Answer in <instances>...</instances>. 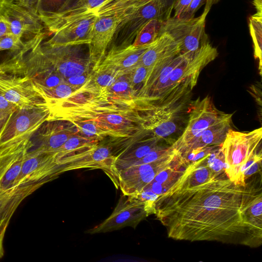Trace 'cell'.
I'll list each match as a JSON object with an SVG mask.
<instances>
[{
	"instance_id": "4",
	"label": "cell",
	"mask_w": 262,
	"mask_h": 262,
	"mask_svg": "<svg viewBox=\"0 0 262 262\" xmlns=\"http://www.w3.org/2000/svg\"><path fill=\"white\" fill-rule=\"evenodd\" d=\"M262 128L251 132H241L230 129L221 149L224 156L225 173L235 184L245 186L242 171L248 160L261 149Z\"/></svg>"
},
{
	"instance_id": "35",
	"label": "cell",
	"mask_w": 262,
	"mask_h": 262,
	"mask_svg": "<svg viewBox=\"0 0 262 262\" xmlns=\"http://www.w3.org/2000/svg\"><path fill=\"white\" fill-rule=\"evenodd\" d=\"M206 0H192L189 6L182 12L178 18L190 19L194 17L195 12L203 5Z\"/></svg>"
},
{
	"instance_id": "3",
	"label": "cell",
	"mask_w": 262,
	"mask_h": 262,
	"mask_svg": "<svg viewBox=\"0 0 262 262\" xmlns=\"http://www.w3.org/2000/svg\"><path fill=\"white\" fill-rule=\"evenodd\" d=\"M99 143L94 147L56 160L59 165L58 176L73 170L83 168L99 169L103 170L110 178L115 186L119 188V174L115 162L119 157L132 143L127 142Z\"/></svg>"
},
{
	"instance_id": "15",
	"label": "cell",
	"mask_w": 262,
	"mask_h": 262,
	"mask_svg": "<svg viewBox=\"0 0 262 262\" xmlns=\"http://www.w3.org/2000/svg\"><path fill=\"white\" fill-rule=\"evenodd\" d=\"M54 69L64 78L89 74L91 63L83 58L76 46L41 48Z\"/></svg>"
},
{
	"instance_id": "43",
	"label": "cell",
	"mask_w": 262,
	"mask_h": 262,
	"mask_svg": "<svg viewBox=\"0 0 262 262\" xmlns=\"http://www.w3.org/2000/svg\"><path fill=\"white\" fill-rule=\"evenodd\" d=\"M10 119V118H8L2 124L0 125V138L7 127Z\"/></svg>"
},
{
	"instance_id": "28",
	"label": "cell",
	"mask_w": 262,
	"mask_h": 262,
	"mask_svg": "<svg viewBox=\"0 0 262 262\" xmlns=\"http://www.w3.org/2000/svg\"><path fill=\"white\" fill-rule=\"evenodd\" d=\"M207 163L215 177L225 173V159L221 145H217L208 155Z\"/></svg>"
},
{
	"instance_id": "24",
	"label": "cell",
	"mask_w": 262,
	"mask_h": 262,
	"mask_svg": "<svg viewBox=\"0 0 262 262\" xmlns=\"http://www.w3.org/2000/svg\"><path fill=\"white\" fill-rule=\"evenodd\" d=\"M98 141L88 139L78 132L70 137L67 141L54 152L56 160L73 155L81 151L92 148L99 143Z\"/></svg>"
},
{
	"instance_id": "2",
	"label": "cell",
	"mask_w": 262,
	"mask_h": 262,
	"mask_svg": "<svg viewBox=\"0 0 262 262\" xmlns=\"http://www.w3.org/2000/svg\"><path fill=\"white\" fill-rule=\"evenodd\" d=\"M48 106V121L90 122L104 137L113 139H126L142 132L146 120L144 110L138 101L115 98L104 89L94 93L78 92Z\"/></svg>"
},
{
	"instance_id": "1",
	"label": "cell",
	"mask_w": 262,
	"mask_h": 262,
	"mask_svg": "<svg viewBox=\"0 0 262 262\" xmlns=\"http://www.w3.org/2000/svg\"><path fill=\"white\" fill-rule=\"evenodd\" d=\"M260 193L261 188L236 185L224 173L191 187H170L156 200L153 214L175 240L256 248L262 244V224L248 210Z\"/></svg>"
},
{
	"instance_id": "31",
	"label": "cell",
	"mask_w": 262,
	"mask_h": 262,
	"mask_svg": "<svg viewBox=\"0 0 262 262\" xmlns=\"http://www.w3.org/2000/svg\"><path fill=\"white\" fill-rule=\"evenodd\" d=\"M262 160L261 149L256 151L248 160L242 171V177L246 180L260 169Z\"/></svg>"
},
{
	"instance_id": "27",
	"label": "cell",
	"mask_w": 262,
	"mask_h": 262,
	"mask_svg": "<svg viewBox=\"0 0 262 262\" xmlns=\"http://www.w3.org/2000/svg\"><path fill=\"white\" fill-rule=\"evenodd\" d=\"M249 30L253 42L254 55L259 62V72L261 75L262 15L255 13L249 19Z\"/></svg>"
},
{
	"instance_id": "21",
	"label": "cell",
	"mask_w": 262,
	"mask_h": 262,
	"mask_svg": "<svg viewBox=\"0 0 262 262\" xmlns=\"http://www.w3.org/2000/svg\"><path fill=\"white\" fill-rule=\"evenodd\" d=\"M43 184L14 186L0 191V230L5 231L15 211L21 202Z\"/></svg>"
},
{
	"instance_id": "10",
	"label": "cell",
	"mask_w": 262,
	"mask_h": 262,
	"mask_svg": "<svg viewBox=\"0 0 262 262\" xmlns=\"http://www.w3.org/2000/svg\"><path fill=\"white\" fill-rule=\"evenodd\" d=\"M226 114L216 108L209 96L196 100L191 104L186 127L182 135L171 145V148L177 154H180L195 136Z\"/></svg>"
},
{
	"instance_id": "29",
	"label": "cell",
	"mask_w": 262,
	"mask_h": 262,
	"mask_svg": "<svg viewBox=\"0 0 262 262\" xmlns=\"http://www.w3.org/2000/svg\"><path fill=\"white\" fill-rule=\"evenodd\" d=\"M173 150L171 146L167 147H160L154 149L142 158L128 164L125 168L136 165L149 163L160 159L169 154Z\"/></svg>"
},
{
	"instance_id": "46",
	"label": "cell",
	"mask_w": 262,
	"mask_h": 262,
	"mask_svg": "<svg viewBox=\"0 0 262 262\" xmlns=\"http://www.w3.org/2000/svg\"><path fill=\"white\" fill-rule=\"evenodd\" d=\"M178 0H174L173 2V3H175L177 1H178Z\"/></svg>"
},
{
	"instance_id": "26",
	"label": "cell",
	"mask_w": 262,
	"mask_h": 262,
	"mask_svg": "<svg viewBox=\"0 0 262 262\" xmlns=\"http://www.w3.org/2000/svg\"><path fill=\"white\" fill-rule=\"evenodd\" d=\"M164 21L156 18L148 21L137 34L132 44L140 47L152 43L159 35Z\"/></svg>"
},
{
	"instance_id": "7",
	"label": "cell",
	"mask_w": 262,
	"mask_h": 262,
	"mask_svg": "<svg viewBox=\"0 0 262 262\" xmlns=\"http://www.w3.org/2000/svg\"><path fill=\"white\" fill-rule=\"evenodd\" d=\"M208 12L204 10L200 16L190 19L170 17L164 21L160 33L167 32L173 38L179 45L180 54L193 52L209 40L205 29Z\"/></svg>"
},
{
	"instance_id": "33",
	"label": "cell",
	"mask_w": 262,
	"mask_h": 262,
	"mask_svg": "<svg viewBox=\"0 0 262 262\" xmlns=\"http://www.w3.org/2000/svg\"><path fill=\"white\" fill-rule=\"evenodd\" d=\"M149 69L150 68L137 65L126 75L131 85L135 89H136L135 86L137 85L141 84L142 86L147 76Z\"/></svg>"
},
{
	"instance_id": "17",
	"label": "cell",
	"mask_w": 262,
	"mask_h": 262,
	"mask_svg": "<svg viewBox=\"0 0 262 262\" xmlns=\"http://www.w3.org/2000/svg\"><path fill=\"white\" fill-rule=\"evenodd\" d=\"M150 44L140 47L133 44L123 47L114 46L105 54L100 63L92 70L113 71L120 76L127 75L136 66Z\"/></svg>"
},
{
	"instance_id": "13",
	"label": "cell",
	"mask_w": 262,
	"mask_h": 262,
	"mask_svg": "<svg viewBox=\"0 0 262 262\" xmlns=\"http://www.w3.org/2000/svg\"><path fill=\"white\" fill-rule=\"evenodd\" d=\"M0 92L17 110L48 106L27 76L0 74Z\"/></svg>"
},
{
	"instance_id": "12",
	"label": "cell",
	"mask_w": 262,
	"mask_h": 262,
	"mask_svg": "<svg viewBox=\"0 0 262 262\" xmlns=\"http://www.w3.org/2000/svg\"><path fill=\"white\" fill-rule=\"evenodd\" d=\"M173 150L167 156L155 161L133 165L118 171L122 193L130 195L141 192L162 170L170 165L177 158Z\"/></svg>"
},
{
	"instance_id": "44",
	"label": "cell",
	"mask_w": 262,
	"mask_h": 262,
	"mask_svg": "<svg viewBox=\"0 0 262 262\" xmlns=\"http://www.w3.org/2000/svg\"><path fill=\"white\" fill-rule=\"evenodd\" d=\"M4 73H5V72L3 70L2 67L0 66V74H3Z\"/></svg>"
},
{
	"instance_id": "36",
	"label": "cell",
	"mask_w": 262,
	"mask_h": 262,
	"mask_svg": "<svg viewBox=\"0 0 262 262\" xmlns=\"http://www.w3.org/2000/svg\"><path fill=\"white\" fill-rule=\"evenodd\" d=\"M90 73L66 78V81L73 87L79 89L87 82Z\"/></svg>"
},
{
	"instance_id": "45",
	"label": "cell",
	"mask_w": 262,
	"mask_h": 262,
	"mask_svg": "<svg viewBox=\"0 0 262 262\" xmlns=\"http://www.w3.org/2000/svg\"><path fill=\"white\" fill-rule=\"evenodd\" d=\"M6 0H0V6H1V5L5 2L6 1Z\"/></svg>"
},
{
	"instance_id": "38",
	"label": "cell",
	"mask_w": 262,
	"mask_h": 262,
	"mask_svg": "<svg viewBox=\"0 0 262 262\" xmlns=\"http://www.w3.org/2000/svg\"><path fill=\"white\" fill-rule=\"evenodd\" d=\"M24 7L37 13L39 0H10ZM38 14V13H37Z\"/></svg>"
},
{
	"instance_id": "8",
	"label": "cell",
	"mask_w": 262,
	"mask_h": 262,
	"mask_svg": "<svg viewBox=\"0 0 262 262\" xmlns=\"http://www.w3.org/2000/svg\"><path fill=\"white\" fill-rule=\"evenodd\" d=\"M172 9V4L169 5L167 0H152L140 7L118 27L114 36L121 43L118 47L131 44L140 30L149 20L168 19Z\"/></svg>"
},
{
	"instance_id": "32",
	"label": "cell",
	"mask_w": 262,
	"mask_h": 262,
	"mask_svg": "<svg viewBox=\"0 0 262 262\" xmlns=\"http://www.w3.org/2000/svg\"><path fill=\"white\" fill-rule=\"evenodd\" d=\"M26 48L22 40L13 34L9 33L0 38V51L6 50L18 51Z\"/></svg>"
},
{
	"instance_id": "41",
	"label": "cell",
	"mask_w": 262,
	"mask_h": 262,
	"mask_svg": "<svg viewBox=\"0 0 262 262\" xmlns=\"http://www.w3.org/2000/svg\"><path fill=\"white\" fill-rule=\"evenodd\" d=\"M253 5L256 10V13L262 15V0H253Z\"/></svg>"
},
{
	"instance_id": "23",
	"label": "cell",
	"mask_w": 262,
	"mask_h": 262,
	"mask_svg": "<svg viewBox=\"0 0 262 262\" xmlns=\"http://www.w3.org/2000/svg\"><path fill=\"white\" fill-rule=\"evenodd\" d=\"M208 155L188 164L183 174L171 187L189 188L206 183L215 177L207 163Z\"/></svg>"
},
{
	"instance_id": "34",
	"label": "cell",
	"mask_w": 262,
	"mask_h": 262,
	"mask_svg": "<svg viewBox=\"0 0 262 262\" xmlns=\"http://www.w3.org/2000/svg\"><path fill=\"white\" fill-rule=\"evenodd\" d=\"M17 110V107L8 101L0 92V119H7Z\"/></svg>"
},
{
	"instance_id": "22",
	"label": "cell",
	"mask_w": 262,
	"mask_h": 262,
	"mask_svg": "<svg viewBox=\"0 0 262 262\" xmlns=\"http://www.w3.org/2000/svg\"><path fill=\"white\" fill-rule=\"evenodd\" d=\"M233 114H227L195 136L183 148L179 155L197 148L221 145L228 131L231 128Z\"/></svg>"
},
{
	"instance_id": "25",
	"label": "cell",
	"mask_w": 262,
	"mask_h": 262,
	"mask_svg": "<svg viewBox=\"0 0 262 262\" xmlns=\"http://www.w3.org/2000/svg\"><path fill=\"white\" fill-rule=\"evenodd\" d=\"M152 0H106L96 10L98 16L134 12Z\"/></svg>"
},
{
	"instance_id": "39",
	"label": "cell",
	"mask_w": 262,
	"mask_h": 262,
	"mask_svg": "<svg viewBox=\"0 0 262 262\" xmlns=\"http://www.w3.org/2000/svg\"><path fill=\"white\" fill-rule=\"evenodd\" d=\"M9 33L10 30L8 24L3 16L0 13V38Z\"/></svg>"
},
{
	"instance_id": "9",
	"label": "cell",
	"mask_w": 262,
	"mask_h": 262,
	"mask_svg": "<svg viewBox=\"0 0 262 262\" xmlns=\"http://www.w3.org/2000/svg\"><path fill=\"white\" fill-rule=\"evenodd\" d=\"M148 216L143 203L132 195L122 193L112 214L102 223L85 232L91 234L106 233L126 227L135 229Z\"/></svg>"
},
{
	"instance_id": "19",
	"label": "cell",
	"mask_w": 262,
	"mask_h": 262,
	"mask_svg": "<svg viewBox=\"0 0 262 262\" xmlns=\"http://www.w3.org/2000/svg\"><path fill=\"white\" fill-rule=\"evenodd\" d=\"M38 129L35 142L37 148L47 152H55L78 130L71 122L63 120H50Z\"/></svg>"
},
{
	"instance_id": "37",
	"label": "cell",
	"mask_w": 262,
	"mask_h": 262,
	"mask_svg": "<svg viewBox=\"0 0 262 262\" xmlns=\"http://www.w3.org/2000/svg\"><path fill=\"white\" fill-rule=\"evenodd\" d=\"M192 0H178L172 3L174 17L178 18L182 12L189 6Z\"/></svg>"
},
{
	"instance_id": "5",
	"label": "cell",
	"mask_w": 262,
	"mask_h": 262,
	"mask_svg": "<svg viewBox=\"0 0 262 262\" xmlns=\"http://www.w3.org/2000/svg\"><path fill=\"white\" fill-rule=\"evenodd\" d=\"M0 13L7 21L10 33L26 39V46L34 48L40 45L45 37L43 24L39 15L10 0L0 6Z\"/></svg>"
},
{
	"instance_id": "18",
	"label": "cell",
	"mask_w": 262,
	"mask_h": 262,
	"mask_svg": "<svg viewBox=\"0 0 262 262\" xmlns=\"http://www.w3.org/2000/svg\"><path fill=\"white\" fill-rule=\"evenodd\" d=\"M33 145L31 141L18 146H0V191L15 186L25 156Z\"/></svg>"
},
{
	"instance_id": "20",
	"label": "cell",
	"mask_w": 262,
	"mask_h": 262,
	"mask_svg": "<svg viewBox=\"0 0 262 262\" xmlns=\"http://www.w3.org/2000/svg\"><path fill=\"white\" fill-rule=\"evenodd\" d=\"M180 54L178 43L167 32H162L141 57L137 65L151 68Z\"/></svg>"
},
{
	"instance_id": "14",
	"label": "cell",
	"mask_w": 262,
	"mask_h": 262,
	"mask_svg": "<svg viewBox=\"0 0 262 262\" xmlns=\"http://www.w3.org/2000/svg\"><path fill=\"white\" fill-rule=\"evenodd\" d=\"M134 12H121L98 16L92 32L89 58L93 68L97 66L104 58L106 49L113 40L119 26Z\"/></svg>"
},
{
	"instance_id": "30",
	"label": "cell",
	"mask_w": 262,
	"mask_h": 262,
	"mask_svg": "<svg viewBox=\"0 0 262 262\" xmlns=\"http://www.w3.org/2000/svg\"><path fill=\"white\" fill-rule=\"evenodd\" d=\"M69 0H39L37 13L50 14L59 12L66 7Z\"/></svg>"
},
{
	"instance_id": "11",
	"label": "cell",
	"mask_w": 262,
	"mask_h": 262,
	"mask_svg": "<svg viewBox=\"0 0 262 262\" xmlns=\"http://www.w3.org/2000/svg\"><path fill=\"white\" fill-rule=\"evenodd\" d=\"M55 152L39 148L29 150L26 154L20 174L15 186L45 183L55 179L58 175L59 165Z\"/></svg>"
},
{
	"instance_id": "42",
	"label": "cell",
	"mask_w": 262,
	"mask_h": 262,
	"mask_svg": "<svg viewBox=\"0 0 262 262\" xmlns=\"http://www.w3.org/2000/svg\"><path fill=\"white\" fill-rule=\"evenodd\" d=\"M220 0H206L204 10L209 11L212 6L217 3Z\"/></svg>"
},
{
	"instance_id": "16",
	"label": "cell",
	"mask_w": 262,
	"mask_h": 262,
	"mask_svg": "<svg viewBox=\"0 0 262 262\" xmlns=\"http://www.w3.org/2000/svg\"><path fill=\"white\" fill-rule=\"evenodd\" d=\"M98 17L96 11H90L53 33L45 45L51 47L77 46L90 42L94 24Z\"/></svg>"
},
{
	"instance_id": "6",
	"label": "cell",
	"mask_w": 262,
	"mask_h": 262,
	"mask_svg": "<svg viewBox=\"0 0 262 262\" xmlns=\"http://www.w3.org/2000/svg\"><path fill=\"white\" fill-rule=\"evenodd\" d=\"M48 106L17 110L12 115L0 139V145L16 146L29 144L31 138L47 121Z\"/></svg>"
},
{
	"instance_id": "40",
	"label": "cell",
	"mask_w": 262,
	"mask_h": 262,
	"mask_svg": "<svg viewBox=\"0 0 262 262\" xmlns=\"http://www.w3.org/2000/svg\"><path fill=\"white\" fill-rule=\"evenodd\" d=\"M5 231L0 230V259L4 255V248L3 246V241L5 236Z\"/></svg>"
}]
</instances>
